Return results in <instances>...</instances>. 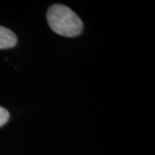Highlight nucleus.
<instances>
[{"mask_svg":"<svg viewBox=\"0 0 155 155\" xmlns=\"http://www.w3.org/2000/svg\"><path fill=\"white\" fill-rule=\"evenodd\" d=\"M47 20L54 32L62 36L74 37L83 30L80 18L67 6L55 4L50 6L47 12Z\"/></svg>","mask_w":155,"mask_h":155,"instance_id":"obj_1","label":"nucleus"},{"mask_svg":"<svg viewBox=\"0 0 155 155\" xmlns=\"http://www.w3.org/2000/svg\"><path fill=\"white\" fill-rule=\"evenodd\" d=\"M17 43V35L9 28L0 26V49L11 48Z\"/></svg>","mask_w":155,"mask_h":155,"instance_id":"obj_2","label":"nucleus"},{"mask_svg":"<svg viewBox=\"0 0 155 155\" xmlns=\"http://www.w3.org/2000/svg\"><path fill=\"white\" fill-rule=\"evenodd\" d=\"M10 118L9 111L0 106V127L4 126Z\"/></svg>","mask_w":155,"mask_h":155,"instance_id":"obj_3","label":"nucleus"}]
</instances>
